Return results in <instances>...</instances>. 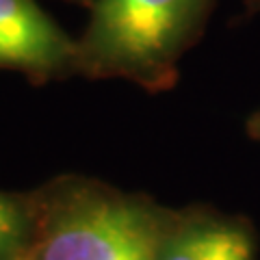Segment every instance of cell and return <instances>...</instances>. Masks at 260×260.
<instances>
[{
    "label": "cell",
    "instance_id": "obj_1",
    "mask_svg": "<svg viewBox=\"0 0 260 260\" xmlns=\"http://www.w3.org/2000/svg\"><path fill=\"white\" fill-rule=\"evenodd\" d=\"M24 260H154L162 206L85 176H59L30 191Z\"/></svg>",
    "mask_w": 260,
    "mask_h": 260
},
{
    "label": "cell",
    "instance_id": "obj_2",
    "mask_svg": "<svg viewBox=\"0 0 260 260\" xmlns=\"http://www.w3.org/2000/svg\"><path fill=\"white\" fill-rule=\"evenodd\" d=\"M217 0H91L76 37L78 74L121 78L145 91L172 89L184 52L198 42Z\"/></svg>",
    "mask_w": 260,
    "mask_h": 260
},
{
    "label": "cell",
    "instance_id": "obj_3",
    "mask_svg": "<svg viewBox=\"0 0 260 260\" xmlns=\"http://www.w3.org/2000/svg\"><path fill=\"white\" fill-rule=\"evenodd\" d=\"M0 70L18 72L32 83L78 74L76 37L37 0H0Z\"/></svg>",
    "mask_w": 260,
    "mask_h": 260
},
{
    "label": "cell",
    "instance_id": "obj_4",
    "mask_svg": "<svg viewBox=\"0 0 260 260\" xmlns=\"http://www.w3.org/2000/svg\"><path fill=\"white\" fill-rule=\"evenodd\" d=\"M256 225L243 215L195 204L162 206L154 260H258Z\"/></svg>",
    "mask_w": 260,
    "mask_h": 260
},
{
    "label": "cell",
    "instance_id": "obj_5",
    "mask_svg": "<svg viewBox=\"0 0 260 260\" xmlns=\"http://www.w3.org/2000/svg\"><path fill=\"white\" fill-rule=\"evenodd\" d=\"M32 208L28 193L0 191V260H18L30 241Z\"/></svg>",
    "mask_w": 260,
    "mask_h": 260
},
{
    "label": "cell",
    "instance_id": "obj_6",
    "mask_svg": "<svg viewBox=\"0 0 260 260\" xmlns=\"http://www.w3.org/2000/svg\"><path fill=\"white\" fill-rule=\"evenodd\" d=\"M245 133L251 141H258L260 143V109L254 111L251 115L245 119Z\"/></svg>",
    "mask_w": 260,
    "mask_h": 260
},
{
    "label": "cell",
    "instance_id": "obj_7",
    "mask_svg": "<svg viewBox=\"0 0 260 260\" xmlns=\"http://www.w3.org/2000/svg\"><path fill=\"white\" fill-rule=\"evenodd\" d=\"M245 5H247L249 13H258L260 11V0H245Z\"/></svg>",
    "mask_w": 260,
    "mask_h": 260
},
{
    "label": "cell",
    "instance_id": "obj_8",
    "mask_svg": "<svg viewBox=\"0 0 260 260\" xmlns=\"http://www.w3.org/2000/svg\"><path fill=\"white\" fill-rule=\"evenodd\" d=\"M80 3H87V5H89V3H91V0H80Z\"/></svg>",
    "mask_w": 260,
    "mask_h": 260
},
{
    "label": "cell",
    "instance_id": "obj_9",
    "mask_svg": "<svg viewBox=\"0 0 260 260\" xmlns=\"http://www.w3.org/2000/svg\"><path fill=\"white\" fill-rule=\"evenodd\" d=\"M18 260H24V258H18Z\"/></svg>",
    "mask_w": 260,
    "mask_h": 260
}]
</instances>
